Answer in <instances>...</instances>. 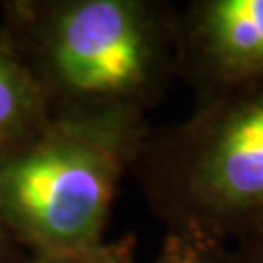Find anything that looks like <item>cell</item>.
Wrapping results in <instances>:
<instances>
[{
	"mask_svg": "<svg viewBox=\"0 0 263 263\" xmlns=\"http://www.w3.org/2000/svg\"><path fill=\"white\" fill-rule=\"evenodd\" d=\"M2 28L51 111L146 113L176 74L178 6L164 0H10Z\"/></svg>",
	"mask_w": 263,
	"mask_h": 263,
	"instance_id": "1",
	"label": "cell"
},
{
	"mask_svg": "<svg viewBox=\"0 0 263 263\" xmlns=\"http://www.w3.org/2000/svg\"><path fill=\"white\" fill-rule=\"evenodd\" d=\"M151 129L139 109L51 111L31 141L0 160L2 226L26 254L104 244L117 187Z\"/></svg>",
	"mask_w": 263,
	"mask_h": 263,
	"instance_id": "2",
	"label": "cell"
},
{
	"mask_svg": "<svg viewBox=\"0 0 263 263\" xmlns=\"http://www.w3.org/2000/svg\"><path fill=\"white\" fill-rule=\"evenodd\" d=\"M133 176L168 232L244 236L263 220V80L151 129Z\"/></svg>",
	"mask_w": 263,
	"mask_h": 263,
	"instance_id": "3",
	"label": "cell"
},
{
	"mask_svg": "<svg viewBox=\"0 0 263 263\" xmlns=\"http://www.w3.org/2000/svg\"><path fill=\"white\" fill-rule=\"evenodd\" d=\"M176 74L197 104L263 80V0H193L178 8Z\"/></svg>",
	"mask_w": 263,
	"mask_h": 263,
	"instance_id": "4",
	"label": "cell"
},
{
	"mask_svg": "<svg viewBox=\"0 0 263 263\" xmlns=\"http://www.w3.org/2000/svg\"><path fill=\"white\" fill-rule=\"evenodd\" d=\"M49 115L43 90L0 24V160L31 141Z\"/></svg>",
	"mask_w": 263,
	"mask_h": 263,
	"instance_id": "5",
	"label": "cell"
},
{
	"mask_svg": "<svg viewBox=\"0 0 263 263\" xmlns=\"http://www.w3.org/2000/svg\"><path fill=\"white\" fill-rule=\"evenodd\" d=\"M148 263H234L226 242L187 232H168L156 257Z\"/></svg>",
	"mask_w": 263,
	"mask_h": 263,
	"instance_id": "6",
	"label": "cell"
},
{
	"mask_svg": "<svg viewBox=\"0 0 263 263\" xmlns=\"http://www.w3.org/2000/svg\"><path fill=\"white\" fill-rule=\"evenodd\" d=\"M135 236L105 240L104 244L63 254H24L4 263H139L135 257Z\"/></svg>",
	"mask_w": 263,
	"mask_h": 263,
	"instance_id": "7",
	"label": "cell"
},
{
	"mask_svg": "<svg viewBox=\"0 0 263 263\" xmlns=\"http://www.w3.org/2000/svg\"><path fill=\"white\" fill-rule=\"evenodd\" d=\"M234 263H263V220L236 240Z\"/></svg>",
	"mask_w": 263,
	"mask_h": 263,
	"instance_id": "8",
	"label": "cell"
},
{
	"mask_svg": "<svg viewBox=\"0 0 263 263\" xmlns=\"http://www.w3.org/2000/svg\"><path fill=\"white\" fill-rule=\"evenodd\" d=\"M24 254H26V252L14 242V238L8 234V230L0 222V263L16 259V257H20V255H24Z\"/></svg>",
	"mask_w": 263,
	"mask_h": 263,
	"instance_id": "9",
	"label": "cell"
}]
</instances>
